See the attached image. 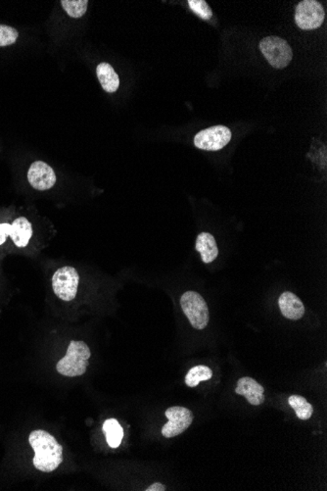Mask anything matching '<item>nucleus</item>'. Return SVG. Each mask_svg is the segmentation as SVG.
I'll list each match as a JSON object with an SVG mask.
<instances>
[{"label":"nucleus","instance_id":"obj_1","mask_svg":"<svg viewBox=\"0 0 327 491\" xmlns=\"http://www.w3.org/2000/svg\"><path fill=\"white\" fill-rule=\"evenodd\" d=\"M29 443L35 450L33 466L37 468L38 471H55L63 462V447L48 431H32L29 436Z\"/></svg>","mask_w":327,"mask_h":491},{"label":"nucleus","instance_id":"obj_2","mask_svg":"<svg viewBox=\"0 0 327 491\" xmlns=\"http://www.w3.org/2000/svg\"><path fill=\"white\" fill-rule=\"evenodd\" d=\"M89 346L84 341L73 340L70 343L66 356L58 362L56 369L65 377H79L87 372L90 358Z\"/></svg>","mask_w":327,"mask_h":491},{"label":"nucleus","instance_id":"obj_3","mask_svg":"<svg viewBox=\"0 0 327 491\" xmlns=\"http://www.w3.org/2000/svg\"><path fill=\"white\" fill-rule=\"evenodd\" d=\"M260 50L275 69H284L293 58V51L287 41L279 37L265 38L260 43Z\"/></svg>","mask_w":327,"mask_h":491},{"label":"nucleus","instance_id":"obj_4","mask_svg":"<svg viewBox=\"0 0 327 491\" xmlns=\"http://www.w3.org/2000/svg\"><path fill=\"white\" fill-rule=\"evenodd\" d=\"M180 306L194 329L204 330L207 327L210 320L208 305L199 293L187 291L180 297Z\"/></svg>","mask_w":327,"mask_h":491},{"label":"nucleus","instance_id":"obj_5","mask_svg":"<svg viewBox=\"0 0 327 491\" xmlns=\"http://www.w3.org/2000/svg\"><path fill=\"white\" fill-rule=\"evenodd\" d=\"M79 281V276L76 269L69 266L59 269L52 278L54 293L61 301H73L78 291Z\"/></svg>","mask_w":327,"mask_h":491},{"label":"nucleus","instance_id":"obj_6","mask_svg":"<svg viewBox=\"0 0 327 491\" xmlns=\"http://www.w3.org/2000/svg\"><path fill=\"white\" fill-rule=\"evenodd\" d=\"M326 12L316 0H304L296 9L295 21L298 27L305 31L315 30L323 25Z\"/></svg>","mask_w":327,"mask_h":491},{"label":"nucleus","instance_id":"obj_7","mask_svg":"<svg viewBox=\"0 0 327 491\" xmlns=\"http://www.w3.org/2000/svg\"><path fill=\"white\" fill-rule=\"evenodd\" d=\"M231 136L233 134L231 130L225 126H211L195 136L194 144L202 151H218L228 146Z\"/></svg>","mask_w":327,"mask_h":491},{"label":"nucleus","instance_id":"obj_8","mask_svg":"<svg viewBox=\"0 0 327 491\" xmlns=\"http://www.w3.org/2000/svg\"><path fill=\"white\" fill-rule=\"evenodd\" d=\"M166 417L169 419V422L162 428V435L167 438H174L184 433L193 422L192 411L184 407L169 408L166 411Z\"/></svg>","mask_w":327,"mask_h":491},{"label":"nucleus","instance_id":"obj_9","mask_svg":"<svg viewBox=\"0 0 327 491\" xmlns=\"http://www.w3.org/2000/svg\"><path fill=\"white\" fill-rule=\"evenodd\" d=\"M32 234V224L25 217H20L12 225H0V245L4 244L9 236L17 247H25L29 244Z\"/></svg>","mask_w":327,"mask_h":491},{"label":"nucleus","instance_id":"obj_10","mask_svg":"<svg viewBox=\"0 0 327 491\" xmlns=\"http://www.w3.org/2000/svg\"><path fill=\"white\" fill-rule=\"evenodd\" d=\"M28 180L35 190H50L55 185L56 176L52 168L43 161H35L28 171Z\"/></svg>","mask_w":327,"mask_h":491},{"label":"nucleus","instance_id":"obj_11","mask_svg":"<svg viewBox=\"0 0 327 491\" xmlns=\"http://www.w3.org/2000/svg\"><path fill=\"white\" fill-rule=\"evenodd\" d=\"M236 394L246 398L247 401L254 406H259L265 401V389L249 377H244L238 382L235 389Z\"/></svg>","mask_w":327,"mask_h":491},{"label":"nucleus","instance_id":"obj_12","mask_svg":"<svg viewBox=\"0 0 327 491\" xmlns=\"http://www.w3.org/2000/svg\"><path fill=\"white\" fill-rule=\"evenodd\" d=\"M278 306L283 316L293 321L300 320L305 315L306 309L303 302L290 291H285L279 296Z\"/></svg>","mask_w":327,"mask_h":491},{"label":"nucleus","instance_id":"obj_13","mask_svg":"<svg viewBox=\"0 0 327 491\" xmlns=\"http://www.w3.org/2000/svg\"><path fill=\"white\" fill-rule=\"evenodd\" d=\"M195 249L200 253L203 262H213L218 255V248L215 237L209 232H201L198 234Z\"/></svg>","mask_w":327,"mask_h":491},{"label":"nucleus","instance_id":"obj_14","mask_svg":"<svg viewBox=\"0 0 327 491\" xmlns=\"http://www.w3.org/2000/svg\"><path fill=\"white\" fill-rule=\"evenodd\" d=\"M97 77H99L102 89L107 92H117L120 87V79L116 73L114 68L109 63H100L96 69Z\"/></svg>","mask_w":327,"mask_h":491},{"label":"nucleus","instance_id":"obj_15","mask_svg":"<svg viewBox=\"0 0 327 491\" xmlns=\"http://www.w3.org/2000/svg\"><path fill=\"white\" fill-rule=\"evenodd\" d=\"M103 431L106 436L107 443L112 448H118L122 443L123 431L120 423L115 419H108L103 423Z\"/></svg>","mask_w":327,"mask_h":491},{"label":"nucleus","instance_id":"obj_16","mask_svg":"<svg viewBox=\"0 0 327 491\" xmlns=\"http://www.w3.org/2000/svg\"><path fill=\"white\" fill-rule=\"evenodd\" d=\"M212 369L207 366L199 365L193 367L185 376V384L189 387H196L200 382L212 379Z\"/></svg>","mask_w":327,"mask_h":491},{"label":"nucleus","instance_id":"obj_17","mask_svg":"<svg viewBox=\"0 0 327 491\" xmlns=\"http://www.w3.org/2000/svg\"><path fill=\"white\" fill-rule=\"evenodd\" d=\"M288 402L300 420H309L313 416L314 408L306 398L299 396V395H291Z\"/></svg>","mask_w":327,"mask_h":491},{"label":"nucleus","instance_id":"obj_18","mask_svg":"<svg viewBox=\"0 0 327 491\" xmlns=\"http://www.w3.org/2000/svg\"><path fill=\"white\" fill-rule=\"evenodd\" d=\"M61 4L70 17L79 19L86 14L89 1L87 0H62Z\"/></svg>","mask_w":327,"mask_h":491},{"label":"nucleus","instance_id":"obj_19","mask_svg":"<svg viewBox=\"0 0 327 491\" xmlns=\"http://www.w3.org/2000/svg\"><path fill=\"white\" fill-rule=\"evenodd\" d=\"M189 5L197 16L201 19L209 20L213 16L212 9L209 7L207 2L204 0H189Z\"/></svg>","mask_w":327,"mask_h":491},{"label":"nucleus","instance_id":"obj_20","mask_svg":"<svg viewBox=\"0 0 327 491\" xmlns=\"http://www.w3.org/2000/svg\"><path fill=\"white\" fill-rule=\"evenodd\" d=\"M19 37V33L16 28L9 26L0 25V46H9L13 45Z\"/></svg>","mask_w":327,"mask_h":491},{"label":"nucleus","instance_id":"obj_21","mask_svg":"<svg viewBox=\"0 0 327 491\" xmlns=\"http://www.w3.org/2000/svg\"><path fill=\"white\" fill-rule=\"evenodd\" d=\"M165 490H166V487H165L164 485H162V483H160V482L153 483V485H150V487H149L148 488V490H146V491H165Z\"/></svg>","mask_w":327,"mask_h":491}]
</instances>
